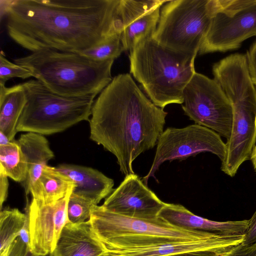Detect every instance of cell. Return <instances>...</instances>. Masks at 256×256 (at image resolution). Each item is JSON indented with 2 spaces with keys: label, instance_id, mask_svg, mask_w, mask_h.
Instances as JSON below:
<instances>
[{
  "label": "cell",
  "instance_id": "obj_14",
  "mask_svg": "<svg viewBox=\"0 0 256 256\" xmlns=\"http://www.w3.org/2000/svg\"><path fill=\"white\" fill-rule=\"evenodd\" d=\"M166 204L134 174L126 176L118 187L106 198L102 206L124 216L152 220L158 218Z\"/></svg>",
  "mask_w": 256,
  "mask_h": 256
},
{
  "label": "cell",
  "instance_id": "obj_4",
  "mask_svg": "<svg viewBox=\"0 0 256 256\" xmlns=\"http://www.w3.org/2000/svg\"><path fill=\"white\" fill-rule=\"evenodd\" d=\"M196 54L166 48L150 36L130 50V72L157 106L182 104L184 90L196 72Z\"/></svg>",
  "mask_w": 256,
  "mask_h": 256
},
{
  "label": "cell",
  "instance_id": "obj_5",
  "mask_svg": "<svg viewBox=\"0 0 256 256\" xmlns=\"http://www.w3.org/2000/svg\"><path fill=\"white\" fill-rule=\"evenodd\" d=\"M53 92L97 96L110 82L113 60L95 61L78 52L42 50L14 60Z\"/></svg>",
  "mask_w": 256,
  "mask_h": 256
},
{
  "label": "cell",
  "instance_id": "obj_24",
  "mask_svg": "<svg viewBox=\"0 0 256 256\" xmlns=\"http://www.w3.org/2000/svg\"><path fill=\"white\" fill-rule=\"evenodd\" d=\"M168 1L120 0L117 9V24L119 32L136 20L160 7Z\"/></svg>",
  "mask_w": 256,
  "mask_h": 256
},
{
  "label": "cell",
  "instance_id": "obj_6",
  "mask_svg": "<svg viewBox=\"0 0 256 256\" xmlns=\"http://www.w3.org/2000/svg\"><path fill=\"white\" fill-rule=\"evenodd\" d=\"M22 84L26 102L17 124V132L50 135L63 132L82 121L89 122L96 96H62L37 80Z\"/></svg>",
  "mask_w": 256,
  "mask_h": 256
},
{
  "label": "cell",
  "instance_id": "obj_25",
  "mask_svg": "<svg viewBox=\"0 0 256 256\" xmlns=\"http://www.w3.org/2000/svg\"><path fill=\"white\" fill-rule=\"evenodd\" d=\"M124 51L120 40V33L116 34L104 43L80 52L95 61L102 62L118 57Z\"/></svg>",
  "mask_w": 256,
  "mask_h": 256
},
{
  "label": "cell",
  "instance_id": "obj_2",
  "mask_svg": "<svg viewBox=\"0 0 256 256\" xmlns=\"http://www.w3.org/2000/svg\"><path fill=\"white\" fill-rule=\"evenodd\" d=\"M167 114L148 98L130 74H120L94 100L90 138L116 156L125 176L134 174L132 162L157 144Z\"/></svg>",
  "mask_w": 256,
  "mask_h": 256
},
{
  "label": "cell",
  "instance_id": "obj_35",
  "mask_svg": "<svg viewBox=\"0 0 256 256\" xmlns=\"http://www.w3.org/2000/svg\"><path fill=\"white\" fill-rule=\"evenodd\" d=\"M11 142L3 132L0 131V146L8 145Z\"/></svg>",
  "mask_w": 256,
  "mask_h": 256
},
{
  "label": "cell",
  "instance_id": "obj_7",
  "mask_svg": "<svg viewBox=\"0 0 256 256\" xmlns=\"http://www.w3.org/2000/svg\"><path fill=\"white\" fill-rule=\"evenodd\" d=\"M212 16L211 0H168L163 4L152 38L166 48L197 54Z\"/></svg>",
  "mask_w": 256,
  "mask_h": 256
},
{
  "label": "cell",
  "instance_id": "obj_29",
  "mask_svg": "<svg viewBox=\"0 0 256 256\" xmlns=\"http://www.w3.org/2000/svg\"><path fill=\"white\" fill-rule=\"evenodd\" d=\"M246 54L251 78L256 86V40Z\"/></svg>",
  "mask_w": 256,
  "mask_h": 256
},
{
  "label": "cell",
  "instance_id": "obj_26",
  "mask_svg": "<svg viewBox=\"0 0 256 256\" xmlns=\"http://www.w3.org/2000/svg\"><path fill=\"white\" fill-rule=\"evenodd\" d=\"M94 205L89 200L72 192L67 204V221L72 224H80L89 220Z\"/></svg>",
  "mask_w": 256,
  "mask_h": 256
},
{
  "label": "cell",
  "instance_id": "obj_30",
  "mask_svg": "<svg viewBox=\"0 0 256 256\" xmlns=\"http://www.w3.org/2000/svg\"><path fill=\"white\" fill-rule=\"evenodd\" d=\"M243 243L248 244L256 243V210L248 220V227Z\"/></svg>",
  "mask_w": 256,
  "mask_h": 256
},
{
  "label": "cell",
  "instance_id": "obj_10",
  "mask_svg": "<svg viewBox=\"0 0 256 256\" xmlns=\"http://www.w3.org/2000/svg\"><path fill=\"white\" fill-rule=\"evenodd\" d=\"M182 108L190 120L228 140L233 110L230 102L214 78L195 72L184 91Z\"/></svg>",
  "mask_w": 256,
  "mask_h": 256
},
{
  "label": "cell",
  "instance_id": "obj_13",
  "mask_svg": "<svg viewBox=\"0 0 256 256\" xmlns=\"http://www.w3.org/2000/svg\"><path fill=\"white\" fill-rule=\"evenodd\" d=\"M74 188L65 197L50 204H44L34 198L29 203L27 198L30 250L34 256H44L54 251L68 220L67 204Z\"/></svg>",
  "mask_w": 256,
  "mask_h": 256
},
{
  "label": "cell",
  "instance_id": "obj_27",
  "mask_svg": "<svg viewBox=\"0 0 256 256\" xmlns=\"http://www.w3.org/2000/svg\"><path fill=\"white\" fill-rule=\"evenodd\" d=\"M34 77L32 73L28 69L15 63L12 62L1 51L0 54V85H5L10 79L18 78L26 79Z\"/></svg>",
  "mask_w": 256,
  "mask_h": 256
},
{
  "label": "cell",
  "instance_id": "obj_31",
  "mask_svg": "<svg viewBox=\"0 0 256 256\" xmlns=\"http://www.w3.org/2000/svg\"><path fill=\"white\" fill-rule=\"evenodd\" d=\"M8 176L4 170L0 167V208L2 210L3 204L6 200L8 194Z\"/></svg>",
  "mask_w": 256,
  "mask_h": 256
},
{
  "label": "cell",
  "instance_id": "obj_21",
  "mask_svg": "<svg viewBox=\"0 0 256 256\" xmlns=\"http://www.w3.org/2000/svg\"><path fill=\"white\" fill-rule=\"evenodd\" d=\"M160 8L136 20L120 32L124 51L132 50L141 40L153 35L159 21Z\"/></svg>",
  "mask_w": 256,
  "mask_h": 256
},
{
  "label": "cell",
  "instance_id": "obj_16",
  "mask_svg": "<svg viewBox=\"0 0 256 256\" xmlns=\"http://www.w3.org/2000/svg\"><path fill=\"white\" fill-rule=\"evenodd\" d=\"M106 249L89 220L66 222L53 252L54 256H102Z\"/></svg>",
  "mask_w": 256,
  "mask_h": 256
},
{
  "label": "cell",
  "instance_id": "obj_34",
  "mask_svg": "<svg viewBox=\"0 0 256 256\" xmlns=\"http://www.w3.org/2000/svg\"><path fill=\"white\" fill-rule=\"evenodd\" d=\"M224 254H221L212 251L202 250L186 252L166 256H222Z\"/></svg>",
  "mask_w": 256,
  "mask_h": 256
},
{
  "label": "cell",
  "instance_id": "obj_9",
  "mask_svg": "<svg viewBox=\"0 0 256 256\" xmlns=\"http://www.w3.org/2000/svg\"><path fill=\"white\" fill-rule=\"evenodd\" d=\"M99 240L104 242L122 237H142L193 240L218 235L172 225L158 217L148 220L128 217L94 205L89 220Z\"/></svg>",
  "mask_w": 256,
  "mask_h": 256
},
{
  "label": "cell",
  "instance_id": "obj_18",
  "mask_svg": "<svg viewBox=\"0 0 256 256\" xmlns=\"http://www.w3.org/2000/svg\"><path fill=\"white\" fill-rule=\"evenodd\" d=\"M74 183L72 192L97 205L114 190V181L99 170L90 167L62 164L56 167Z\"/></svg>",
  "mask_w": 256,
  "mask_h": 256
},
{
  "label": "cell",
  "instance_id": "obj_32",
  "mask_svg": "<svg viewBox=\"0 0 256 256\" xmlns=\"http://www.w3.org/2000/svg\"><path fill=\"white\" fill-rule=\"evenodd\" d=\"M28 251L26 244L20 240L18 239L12 244L8 256H25Z\"/></svg>",
  "mask_w": 256,
  "mask_h": 256
},
{
  "label": "cell",
  "instance_id": "obj_23",
  "mask_svg": "<svg viewBox=\"0 0 256 256\" xmlns=\"http://www.w3.org/2000/svg\"><path fill=\"white\" fill-rule=\"evenodd\" d=\"M26 214L18 208H5L0 213V256H8L12 242L20 236Z\"/></svg>",
  "mask_w": 256,
  "mask_h": 256
},
{
  "label": "cell",
  "instance_id": "obj_33",
  "mask_svg": "<svg viewBox=\"0 0 256 256\" xmlns=\"http://www.w3.org/2000/svg\"><path fill=\"white\" fill-rule=\"evenodd\" d=\"M26 218L24 225L22 229L20 236L22 240L30 248V234L29 228V212L28 205L26 204L25 208Z\"/></svg>",
  "mask_w": 256,
  "mask_h": 256
},
{
  "label": "cell",
  "instance_id": "obj_17",
  "mask_svg": "<svg viewBox=\"0 0 256 256\" xmlns=\"http://www.w3.org/2000/svg\"><path fill=\"white\" fill-rule=\"evenodd\" d=\"M22 150L28 164V174L22 184L26 195L38 200L39 180L49 160L54 158L48 141L44 136L28 132L22 134L16 140Z\"/></svg>",
  "mask_w": 256,
  "mask_h": 256
},
{
  "label": "cell",
  "instance_id": "obj_37",
  "mask_svg": "<svg viewBox=\"0 0 256 256\" xmlns=\"http://www.w3.org/2000/svg\"><path fill=\"white\" fill-rule=\"evenodd\" d=\"M25 256H34V254H32L31 252H30V250L27 252ZM53 256V254L52 253H50L46 256Z\"/></svg>",
  "mask_w": 256,
  "mask_h": 256
},
{
  "label": "cell",
  "instance_id": "obj_15",
  "mask_svg": "<svg viewBox=\"0 0 256 256\" xmlns=\"http://www.w3.org/2000/svg\"><path fill=\"white\" fill-rule=\"evenodd\" d=\"M158 217L182 228L222 236H244L248 220L217 222L198 216L178 204H166Z\"/></svg>",
  "mask_w": 256,
  "mask_h": 256
},
{
  "label": "cell",
  "instance_id": "obj_3",
  "mask_svg": "<svg viewBox=\"0 0 256 256\" xmlns=\"http://www.w3.org/2000/svg\"><path fill=\"white\" fill-rule=\"evenodd\" d=\"M212 73L233 110L231 134L226 143V155L220 168L233 177L242 164L250 159L256 145V88L244 58L224 60L214 67Z\"/></svg>",
  "mask_w": 256,
  "mask_h": 256
},
{
  "label": "cell",
  "instance_id": "obj_22",
  "mask_svg": "<svg viewBox=\"0 0 256 256\" xmlns=\"http://www.w3.org/2000/svg\"><path fill=\"white\" fill-rule=\"evenodd\" d=\"M0 167L8 176L22 184L28 174V164L25 156L16 140L0 146Z\"/></svg>",
  "mask_w": 256,
  "mask_h": 256
},
{
  "label": "cell",
  "instance_id": "obj_12",
  "mask_svg": "<svg viewBox=\"0 0 256 256\" xmlns=\"http://www.w3.org/2000/svg\"><path fill=\"white\" fill-rule=\"evenodd\" d=\"M155 156L148 172L142 179L148 185L150 177L164 162L182 160L202 152L216 155L222 162L226 155V144L214 131L194 124L183 128H168L160 136Z\"/></svg>",
  "mask_w": 256,
  "mask_h": 256
},
{
  "label": "cell",
  "instance_id": "obj_11",
  "mask_svg": "<svg viewBox=\"0 0 256 256\" xmlns=\"http://www.w3.org/2000/svg\"><path fill=\"white\" fill-rule=\"evenodd\" d=\"M244 237L215 235L208 238L186 240L122 237L102 242L106 249L102 256H166L202 250L225 254L243 242Z\"/></svg>",
  "mask_w": 256,
  "mask_h": 256
},
{
  "label": "cell",
  "instance_id": "obj_19",
  "mask_svg": "<svg viewBox=\"0 0 256 256\" xmlns=\"http://www.w3.org/2000/svg\"><path fill=\"white\" fill-rule=\"evenodd\" d=\"M26 102L22 84L6 87L0 85V131L10 141L14 140L18 120Z\"/></svg>",
  "mask_w": 256,
  "mask_h": 256
},
{
  "label": "cell",
  "instance_id": "obj_1",
  "mask_svg": "<svg viewBox=\"0 0 256 256\" xmlns=\"http://www.w3.org/2000/svg\"><path fill=\"white\" fill-rule=\"evenodd\" d=\"M120 0H5L3 12L9 36L24 49L80 53L120 33Z\"/></svg>",
  "mask_w": 256,
  "mask_h": 256
},
{
  "label": "cell",
  "instance_id": "obj_28",
  "mask_svg": "<svg viewBox=\"0 0 256 256\" xmlns=\"http://www.w3.org/2000/svg\"><path fill=\"white\" fill-rule=\"evenodd\" d=\"M222 256H256V243L248 244L242 242Z\"/></svg>",
  "mask_w": 256,
  "mask_h": 256
},
{
  "label": "cell",
  "instance_id": "obj_36",
  "mask_svg": "<svg viewBox=\"0 0 256 256\" xmlns=\"http://www.w3.org/2000/svg\"><path fill=\"white\" fill-rule=\"evenodd\" d=\"M250 160H251L254 170L256 174V144L253 148Z\"/></svg>",
  "mask_w": 256,
  "mask_h": 256
},
{
  "label": "cell",
  "instance_id": "obj_20",
  "mask_svg": "<svg viewBox=\"0 0 256 256\" xmlns=\"http://www.w3.org/2000/svg\"><path fill=\"white\" fill-rule=\"evenodd\" d=\"M38 201L44 204L56 202L65 197L74 186L72 181L55 167L47 165L40 178Z\"/></svg>",
  "mask_w": 256,
  "mask_h": 256
},
{
  "label": "cell",
  "instance_id": "obj_8",
  "mask_svg": "<svg viewBox=\"0 0 256 256\" xmlns=\"http://www.w3.org/2000/svg\"><path fill=\"white\" fill-rule=\"evenodd\" d=\"M212 16L198 52L237 49L256 36V0H211Z\"/></svg>",
  "mask_w": 256,
  "mask_h": 256
}]
</instances>
